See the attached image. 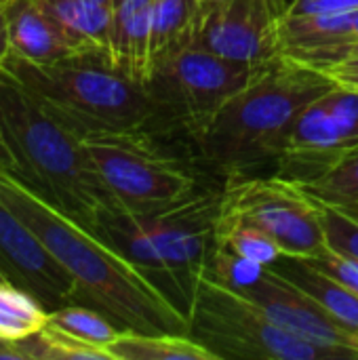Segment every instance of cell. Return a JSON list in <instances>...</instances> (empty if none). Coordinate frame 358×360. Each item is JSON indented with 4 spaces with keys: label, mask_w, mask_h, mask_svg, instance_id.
<instances>
[{
    "label": "cell",
    "mask_w": 358,
    "mask_h": 360,
    "mask_svg": "<svg viewBox=\"0 0 358 360\" xmlns=\"http://www.w3.org/2000/svg\"><path fill=\"white\" fill-rule=\"evenodd\" d=\"M0 198L70 274L74 304L106 314L120 331L188 335V319L133 262L6 169H0Z\"/></svg>",
    "instance_id": "cell-1"
},
{
    "label": "cell",
    "mask_w": 358,
    "mask_h": 360,
    "mask_svg": "<svg viewBox=\"0 0 358 360\" xmlns=\"http://www.w3.org/2000/svg\"><path fill=\"white\" fill-rule=\"evenodd\" d=\"M0 133L15 158L17 177L87 230L95 232L106 211L120 209L82 137L53 116L4 63L0 65Z\"/></svg>",
    "instance_id": "cell-2"
},
{
    "label": "cell",
    "mask_w": 358,
    "mask_h": 360,
    "mask_svg": "<svg viewBox=\"0 0 358 360\" xmlns=\"http://www.w3.org/2000/svg\"><path fill=\"white\" fill-rule=\"evenodd\" d=\"M338 84L329 72L281 55L219 112L198 141L205 158L228 181L276 160L298 114Z\"/></svg>",
    "instance_id": "cell-3"
},
{
    "label": "cell",
    "mask_w": 358,
    "mask_h": 360,
    "mask_svg": "<svg viewBox=\"0 0 358 360\" xmlns=\"http://www.w3.org/2000/svg\"><path fill=\"white\" fill-rule=\"evenodd\" d=\"M222 196H192L158 213L106 211L95 234L133 262L188 319L213 249Z\"/></svg>",
    "instance_id": "cell-4"
},
{
    "label": "cell",
    "mask_w": 358,
    "mask_h": 360,
    "mask_svg": "<svg viewBox=\"0 0 358 360\" xmlns=\"http://www.w3.org/2000/svg\"><path fill=\"white\" fill-rule=\"evenodd\" d=\"M4 65L80 137L146 133L160 112L150 91L114 70L106 53H80L49 65L8 57Z\"/></svg>",
    "instance_id": "cell-5"
},
{
    "label": "cell",
    "mask_w": 358,
    "mask_h": 360,
    "mask_svg": "<svg viewBox=\"0 0 358 360\" xmlns=\"http://www.w3.org/2000/svg\"><path fill=\"white\" fill-rule=\"evenodd\" d=\"M188 325V335L217 360H346L281 329L255 302L207 272L196 285Z\"/></svg>",
    "instance_id": "cell-6"
},
{
    "label": "cell",
    "mask_w": 358,
    "mask_h": 360,
    "mask_svg": "<svg viewBox=\"0 0 358 360\" xmlns=\"http://www.w3.org/2000/svg\"><path fill=\"white\" fill-rule=\"evenodd\" d=\"M264 68L266 65L228 59L207 49L186 46L154 63L146 89L158 110L169 112L200 141L219 112Z\"/></svg>",
    "instance_id": "cell-7"
},
{
    "label": "cell",
    "mask_w": 358,
    "mask_h": 360,
    "mask_svg": "<svg viewBox=\"0 0 358 360\" xmlns=\"http://www.w3.org/2000/svg\"><path fill=\"white\" fill-rule=\"evenodd\" d=\"M82 141L120 209L158 213L194 196V179L146 133H97Z\"/></svg>",
    "instance_id": "cell-8"
},
{
    "label": "cell",
    "mask_w": 358,
    "mask_h": 360,
    "mask_svg": "<svg viewBox=\"0 0 358 360\" xmlns=\"http://www.w3.org/2000/svg\"><path fill=\"white\" fill-rule=\"evenodd\" d=\"M222 207L272 236L287 257H312L327 243L314 198L276 175L228 181Z\"/></svg>",
    "instance_id": "cell-9"
},
{
    "label": "cell",
    "mask_w": 358,
    "mask_h": 360,
    "mask_svg": "<svg viewBox=\"0 0 358 360\" xmlns=\"http://www.w3.org/2000/svg\"><path fill=\"white\" fill-rule=\"evenodd\" d=\"M276 0H226L200 13L192 46L228 59L268 65L281 57V17Z\"/></svg>",
    "instance_id": "cell-10"
},
{
    "label": "cell",
    "mask_w": 358,
    "mask_h": 360,
    "mask_svg": "<svg viewBox=\"0 0 358 360\" xmlns=\"http://www.w3.org/2000/svg\"><path fill=\"white\" fill-rule=\"evenodd\" d=\"M281 329L321 348L340 352L346 360H358V331L342 325L300 287L289 283L270 266L238 289Z\"/></svg>",
    "instance_id": "cell-11"
},
{
    "label": "cell",
    "mask_w": 358,
    "mask_h": 360,
    "mask_svg": "<svg viewBox=\"0 0 358 360\" xmlns=\"http://www.w3.org/2000/svg\"><path fill=\"white\" fill-rule=\"evenodd\" d=\"M325 95L304 108L293 120L276 158V177L306 186L329 173L358 146L340 127Z\"/></svg>",
    "instance_id": "cell-12"
},
{
    "label": "cell",
    "mask_w": 358,
    "mask_h": 360,
    "mask_svg": "<svg viewBox=\"0 0 358 360\" xmlns=\"http://www.w3.org/2000/svg\"><path fill=\"white\" fill-rule=\"evenodd\" d=\"M0 270L49 312L74 304V281L0 198Z\"/></svg>",
    "instance_id": "cell-13"
},
{
    "label": "cell",
    "mask_w": 358,
    "mask_h": 360,
    "mask_svg": "<svg viewBox=\"0 0 358 360\" xmlns=\"http://www.w3.org/2000/svg\"><path fill=\"white\" fill-rule=\"evenodd\" d=\"M8 42L15 59L49 65L80 53H93L82 46L44 6L40 0L6 2ZM99 53V51H97Z\"/></svg>",
    "instance_id": "cell-14"
},
{
    "label": "cell",
    "mask_w": 358,
    "mask_h": 360,
    "mask_svg": "<svg viewBox=\"0 0 358 360\" xmlns=\"http://www.w3.org/2000/svg\"><path fill=\"white\" fill-rule=\"evenodd\" d=\"M154 0H114L110 32V63L129 80L148 86L152 59Z\"/></svg>",
    "instance_id": "cell-15"
},
{
    "label": "cell",
    "mask_w": 358,
    "mask_h": 360,
    "mask_svg": "<svg viewBox=\"0 0 358 360\" xmlns=\"http://www.w3.org/2000/svg\"><path fill=\"white\" fill-rule=\"evenodd\" d=\"M270 268L295 287H300L342 325L358 331V293L350 291L346 285H342L340 281H335L333 276H329L304 257L283 255Z\"/></svg>",
    "instance_id": "cell-16"
},
{
    "label": "cell",
    "mask_w": 358,
    "mask_h": 360,
    "mask_svg": "<svg viewBox=\"0 0 358 360\" xmlns=\"http://www.w3.org/2000/svg\"><path fill=\"white\" fill-rule=\"evenodd\" d=\"M358 42V8L281 17V53L287 49Z\"/></svg>",
    "instance_id": "cell-17"
},
{
    "label": "cell",
    "mask_w": 358,
    "mask_h": 360,
    "mask_svg": "<svg viewBox=\"0 0 358 360\" xmlns=\"http://www.w3.org/2000/svg\"><path fill=\"white\" fill-rule=\"evenodd\" d=\"M106 350L112 360H217L211 350L184 333L120 331Z\"/></svg>",
    "instance_id": "cell-18"
},
{
    "label": "cell",
    "mask_w": 358,
    "mask_h": 360,
    "mask_svg": "<svg viewBox=\"0 0 358 360\" xmlns=\"http://www.w3.org/2000/svg\"><path fill=\"white\" fill-rule=\"evenodd\" d=\"M200 23L198 0H154L152 6V59L158 63L192 46Z\"/></svg>",
    "instance_id": "cell-19"
},
{
    "label": "cell",
    "mask_w": 358,
    "mask_h": 360,
    "mask_svg": "<svg viewBox=\"0 0 358 360\" xmlns=\"http://www.w3.org/2000/svg\"><path fill=\"white\" fill-rule=\"evenodd\" d=\"M213 247L224 249L262 268H268L283 257V251L272 236H268L264 230L243 219L241 215L224 209L222 198H219V213L215 221Z\"/></svg>",
    "instance_id": "cell-20"
},
{
    "label": "cell",
    "mask_w": 358,
    "mask_h": 360,
    "mask_svg": "<svg viewBox=\"0 0 358 360\" xmlns=\"http://www.w3.org/2000/svg\"><path fill=\"white\" fill-rule=\"evenodd\" d=\"M42 6L89 51L110 57L112 6L89 0H40Z\"/></svg>",
    "instance_id": "cell-21"
},
{
    "label": "cell",
    "mask_w": 358,
    "mask_h": 360,
    "mask_svg": "<svg viewBox=\"0 0 358 360\" xmlns=\"http://www.w3.org/2000/svg\"><path fill=\"white\" fill-rule=\"evenodd\" d=\"M49 310L25 289L0 285V342H21L44 329Z\"/></svg>",
    "instance_id": "cell-22"
},
{
    "label": "cell",
    "mask_w": 358,
    "mask_h": 360,
    "mask_svg": "<svg viewBox=\"0 0 358 360\" xmlns=\"http://www.w3.org/2000/svg\"><path fill=\"white\" fill-rule=\"evenodd\" d=\"M46 325L55 331H61L63 335L72 340H78V342H84L89 346H97L103 350L120 333V329L106 314L82 304H68L57 310H51Z\"/></svg>",
    "instance_id": "cell-23"
},
{
    "label": "cell",
    "mask_w": 358,
    "mask_h": 360,
    "mask_svg": "<svg viewBox=\"0 0 358 360\" xmlns=\"http://www.w3.org/2000/svg\"><path fill=\"white\" fill-rule=\"evenodd\" d=\"M312 198L340 205L358 207V146L348 152L329 173L302 186Z\"/></svg>",
    "instance_id": "cell-24"
},
{
    "label": "cell",
    "mask_w": 358,
    "mask_h": 360,
    "mask_svg": "<svg viewBox=\"0 0 358 360\" xmlns=\"http://www.w3.org/2000/svg\"><path fill=\"white\" fill-rule=\"evenodd\" d=\"M314 202H317V209H319V217H321V226H323L327 245H331L340 253H346V255L358 259L357 213L346 209V207L323 202V200H317V198H314Z\"/></svg>",
    "instance_id": "cell-25"
},
{
    "label": "cell",
    "mask_w": 358,
    "mask_h": 360,
    "mask_svg": "<svg viewBox=\"0 0 358 360\" xmlns=\"http://www.w3.org/2000/svg\"><path fill=\"white\" fill-rule=\"evenodd\" d=\"M306 259L312 262L323 272H327L329 276H333L335 281H340L342 285H346L350 291L358 293V259L346 255V253H340L338 249H333L327 243L317 255L306 257Z\"/></svg>",
    "instance_id": "cell-26"
},
{
    "label": "cell",
    "mask_w": 358,
    "mask_h": 360,
    "mask_svg": "<svg viewBox=\"0 0 358 360\" xmlns=\"http://www.w3.org/2000/svg\"><path fill=\"white\" fill-rule=\"evenodd\" d=\"M358 0H291L285 6L287 15H312V13H338L357 11Z\"/></svg>",
    "instance_id": "cell-27"
},
{
    "label": "cell",
    "mask_w": 358,
    "mask_h": 360,
    "mask_svg": "<svg viewBox=\"0 0 358 360\" xmlns=\"http://www.w3.org/2000/svg\"><path fill=\"white\" fill-rule=\"evenodd\" d=\"M11 55V42H8V19H6V2L0 0V65Z\"/></svg>",
    "instance_id": "cell-28"
},
{
    "label": "cell",
    "mask_w": 358,
    "mask_h": 360,
    "mask_svg": "<svg viewBox=\"0 0 358 360\" xmlns=\"http://www.w3.org/2000/svg\"><path fill=\"white\" fill-rule=\"evenodd\" d=\"M0 169H6V171H11V173H15V175H17L15 158H13V154H11V150H8V146H6V141H4V137H2V133H0Z\"/></svg>",
    "instance_id": "cell-29"
},
{
    "label": "cell",
    "mask_w": 358,
    "mask_h": 360,
    "mask_svg": "<svg viewBox=\"0 0 358 360\" xmlns=\"http://www.w3.org/2000/svg\"><path fill=\"white\" fill-rule=\"evenodd\" d=\"M331 76H335L340 84L358 86V70H338V72H331Z\"/></svg>",
    "instance_id": "cell-30"
},
{
    "label": "cell",
    "mask_w": 358,
    "mask_h": 360,
    "mask_svg": "<svg viewBox=\"0 0 358 360\" xmlns=\"http://www.w3.org/2000/svg\"><path fill=\"white\" fill-rule=\"evenodd\" d=\"M226 0H198V4H200V13H205V11H209V8H215V6H219V4H224Z\"/></svg>",
    "instance_id": "cell-31"
},
{
    "label": "cell",
    "mask_w": 358,
    "mask_h": 360,
    "mask_svg": "<svg viewBox=\"0 0 358 360\" xmlns=\"http://www.w3.org/2000/svg\"><path fill=\"white\" fill-rule=\"evenodd\" d=\"M338 70H358V49H357V53L352 55V59L346 63V65H342V68H338ZM338 70H333V72H338ZM331 74V72H329Z\"/></svg>",
    "instance_id": "cell-32"
},
{
    "label": "cell",
    "mask_w": 358,
    "mask_h": 360,
    "mask_svg": "<svg viewBox=\"0 0 358 360\" xmlns=\"http://www.w3.org/2000/svg\"><path fill=\"white\" fill-rule=\"evenodd\" d=\"M89 2H97V4H106V6H112L114 0H89Z\"/></svg>",
    "instance_id": "cell-33"
},
{
    "label": "cell",
    "mask_w": 358,
    "mask_h": 360,
    "mask_svg": "<svg viewBox=\"0 0 358 360\" xmlns=\"http://www.w3.org/2000/svg\"><path fill=\"white\" fill-rule=\"evenodd\" d=\"M4 283H11V281H8V278L4 276V272L0 270V285H4Z\"/></svg>",
    "instance_id": "cell-34"
},
{
    "label": "cell",
    "mask_w": 358,
    "mask_h": 360,
    "mask_svg": "<svg viewBox=\"0 0 358 360\" xmlns=\"http://www.w3.org/2000/svg\"><path fill=\"white\" fill-rule=\"evenodd\" d=\"M344 86H346V84H344ZM352 89H357V91H358V86H352Z\"/></svg>",
    "instance_id": "cell-35"
},
{
    "label": "cell",
    "mask_w": 358,
    "mask_h": 360,
    "mask_svg": "<svg viewBox=\"0 0 358 360\" xmlns=\"http://www.w3.org/2000/svg\"><path fill=\"white\" fill-rule=\"evenodd\" d=\"M4 2H11V0H4Z\"/></svg>",
    "instance_id": "cell-36"
}]
</instances>
